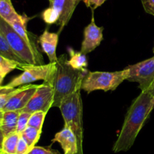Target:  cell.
Wrapping results in <instances>:
<instances>
[{"mask_svg": "<svg viewBox=\"0 0 154 154\" xmlns=\"http://www.w3.org/2000/svg\"><path fill=\"white\" fill-rule=\"evenodd\" d=\"M153 108V93L149 90L141 91L128 110L123 126L113 146L114 152L127 151L132 147Z\"/></svg>", "mask_w": 154, "mask_h": 154, "instance_id": "cell-1", "label": "cell"}, {"mask_svg": "<svg viewBox=\"0 0 154 154\" xmlns=\"http://www.w3.org/2000/svg\"><path fill=\"white\" fill-rule=\"evenodd\" d=\"M87 72L72 68L69 63L67 54L60 55L58 60L54 62L52 72L46 81L52 85L54 89L53 107H59L65 98L78 89H81V84Z\"/></svg>", "mask_w": 154, "mask_h": 154, "instance_id": "cell-2", "label": "cell"}, {"mask_svg": "<svg viewBox=\"0 0 154 154\" xmlns=\"http://www.w3.org/2000/svg\"><path fill=\"white\" fill-rule=\"evenodd\" d=\"M81 90L78 89L69 97L65 98L60 105V111L64 119L65 126H67L75 134L78 140V149L81 154L83 150V104L81 96Z\"/></svg>", "mask_w": 154, "mask_h": 154, "instance_id": "cell-3", "label": "cell"}, {"mask_svg": "<svg viewBox=\"0 0 154 154\" xmlns=\"http://www.w3.org/2000/svg\"><path fill=\"white\" fill-rule=\"evenodd\" d=\"M0 32L8 42L14 51L27 64L42 65L43 57L34 42L21 37L13 27L0 16Z\"/></svg>", "mask_w": 154, "mask_h": 154, "instance_id": "cell-4", "label": "cell"}, {"mask_svg": "<svg viewBox=\"0 0 154 154\" xmlns=\"http://www.w3.org/2000/svg\"><path fill=\"white\" fill-rule=\"evenodd\" d=\"M126 79L127 70L126 69L115 72L88 71L81 84V90L88 94L97 90L114 91Z\"/></svg>", "mask_w": 154, "mask_h": 154, "instance_id": "cell-5", "label": "cell"}, {"mask_svg": "<svg viewBox=\"0 0 154 154\" xmlns=\"http://www.w3.org/2000/svg\"><path fill=\"white\" fill-rule=\"evenodd\" d=\"M125 69L127 70L126 79L138 82L141 91L151 89L154 83V56Z\"/></svg>", "mask_w": 154, "mask_h": 154, "instance_id": "cell-6", "label": "cell"}, {"mask_svg": "<svg viewBox=\"0 0 154 154\" xmlns=\"http://www.w3.org/2000/svg\"><path fill=\"white\" fill-rule=\"evenodd\" d=\"M54 63L48 64L34 65L26 64L23 67V72L9 82L6 86L9 88H17L20 86L29 85L38 80L48 81L52 72Z\"/></svg>", "mask_w": 154, "mask_h": 154, "instance_id": "cell-7", "label": "cell"}, {"mask_svg": "<svg viewBox=\"0 0 154 154\" xmlns=\"http://www.w3.org/2000/svg\"><path fill=\"white\" fill-rule=\"evenodd\" d=\"M54 102V92L52 85L48 82L39 85L37 90L29 101L22 112L33 113L37 111H43L48 113Z\"/></svg>", "mask_w": 154, "mask_h": 154, "instance_id": "cell-8", "label": "cell"}, {"mask_svg": "<svg viewBox=\"0 0 154 154\" xmlns=\"http://www.w3.org/2000/svg\"><path fill=\"white\" fill-rule=\"evenodd\" d=\"M103 27H98L92 16L91 22L84 29V38L81 44V51L84 54L90 53L96 49L103 40Z\"/></svg>", "mask_w": 154, "mask_h": 154, "instance_id": "cell-9", "label": "cell"}, {"mask_svg": "<svg viewBox=\"0 0 154 154\" xmlns=\"http://www.w3.org/2000/svg\"><path fill=\"white\" fill-rule=\"evenodd\" d=\"M38 85L35 84L23 85L22 89L8 101L2 111H21L27 105Z\"/></svg>", "mask_w": 154, "mask_h": 154, "instance_id": "cell-10", "label": "cell"}, {"mask_svg": "<svg viewBox=\"0 0 154 154\" xmlns=\"http://www.w3.org/2000/svg\"><path fill=\"white\" fill-rule=\"evenodd\" d=\"M52 142L60 143L64 154H81L76 136L69 127L64 125V128L55 134Z\"/></svg>", "mask_w": 154, "mask_h": 154, "instance_id": "cell-11", "label": "cell"}, {"mask_svg": "<svg viewBox=\"0 0 154 154\" xmlns=\"http://www.w3.org/2000/svg\"><path fill=\"white\" fill-rule=\"evenodd\" d=\"M81 0H52L50 6L55 8L60 14V18L57 23L60 26V31L70 21L74 11Z\"/></svg>", "mask_w": 154, "mask_h": 154, "instance_id": "cell-12", "label": "cell"}, {"mask_svg": "<svg viewBox=\"0 0 154 154\" xmlns=\"http://www.w3.org/2000/svg\"><path fill=\"white\" fill-rule=\"evenodd\" d=\"M59 41V34L57 33H51L48 29L43 32L38 39L42 49L47 54L50 63H54L58 60L57 56V47Z\"/></svg>", "mask_w": 154, "mask_h": 154, "instance_id": "cell-13", "label": "cell"}, {"mask_svg": "<svg viewBox=\"0 0 154 154\" xmlns=\"http://www.w3.org/2000/svg\"><path fill=\"white\" fill-rule=\"evenodd\" d=\"M20 111H5L2 118L1 129L5 136L16 132L18 117Z\"/></svg>", "mask_w": 154, "mask_h": 154, "instance_id": "cell-14", "label": "cell"}, {"mask_svg": "<svg viewBox=\"0 0 154 154\" xmlns=\"http://www.w3.org/2000/svg\"><path fill=\"white\" fill-rule=\"evenodd\" d=\"M69 57V63L72 68L78 70L87 72V60L86 54L80 51H77L72 48H68Z\"/></svg>", "mask_w": 154, "mask_h": 154, "instance_id": "cell-15", "label": "cell"}, {"mask_svg": "<svg viewBox=\"0 0 154 154\" xmlns=\"http://www.w3.org/2000/svg\"><path fill=\"white\" fill-rule=\"evenodd\" d=\"M0 16L8 24L20 16L15 11L11 0H0Z\"/></svg>", "mask_w": 154, "mask_h": 154, "instance_id": "cell-16", "label": "cell"}, {"mask_svg": "<svg viewBox=\"0 0 154 154\" xmlns=\"http://www.w3.org/2000/svg\"><path fill=\"white\" fill-rule=\"evenodd\" d=\"M20 134L17 132L5 136L0 154H16L17 146Z\"/></svg>", "mask_w": 154, "mask_h": 154, "instance_id": "cell-17", "label": "cell"}, {"mask_svg": "<svg viewBox=\"0 0 154 154\" xmlns=\"http://www.w3.org/2000/svg\"><path fill=\"white\" fill-rule=\"evenodd\" d=\"M0 55L11 60L17 62V63H22V64H27L12 50V48L9 45L8 42H7V40L1 32H0Z\"/></svg>", "mask_w": 154, "mask_h": 154, "instance_id": "cell-18", "label": "cell"}, {"mask_svg": "<svg viewBox=\"0 0 154 154\" xmlns=\"http://www.w3.org/2000/svg\"><path fill=\"white\" fill-rule=\"evenodd\" d=\"M28 21V18L25 15H20L17 18L16 20L11 22L10 25L13 27L14 30L21 36L26 39V41L30 42H34L29 37V33L26 30V23Z\"/></svg>", "mask_w": 154, "mask_h": 154, "instance_id": "cell-19", "label": "cell"}, {"mask_svg": "<svg viewBox=\"0 0 154 154\" xmlns=\"http://www.w3.org/2000/svg\"><path fill=\"white\" fill-rule=\"evenodd\" d=\"M41 134H42V131H39L32 127L28 126L21 133L20 136L26 140L31 149L32 148L35 146L36 143L38 141L41 137Z\"/></svg>", "mask_w": 154, "mask_h": 154, "instance_id": "cell-20", "label": "cell"}, {"mask_svg": "<svg viewBox=\"0 0 154 154\" xmlns=\"http://www.w3.org/2000/svg\"><path fill=\"white\" fill-rule=\"evenodd\" d=\"M22 86L17 88H9L8 86H0V110H2L8 101L22 89Z\"/></svg>", "mask_w": 154, "mask_h": 154, "instance_id": "cell-21", "label": "cell"}, {"mask_svg": "<svg viewBox=\"0 0 154 154\" xmlns=\"http://www.w3.org/2000/svg\"><path fill=\"white\" fill-rule=\"evenodd\" d=\"M46 115L47 113L43 111H37L32 113L29 119L28 126L32 127L39 131H42V127Z\"/></svg>", "mask_w": 154, "mask_h": 154, "instance_id": "cell-22", "label": "cell"}, {"mask_svg": "<svg viewBox=\"0 0 154 154\" xmlns=\"http://www.w3.org/2000/svg\"><path fill=\"white\" fill-rule=\"evenodd\" d=\"M42 18L44 21L48 24H57L60 18V14L55 8L50 6L43 11Z\"/></svg>", "mask_w": 154, "mask_h": 154, "instance_id": "cell-23", "label": "cell"}, {"mask_svg": "<svg viewBox=\"0 0 154 154\" xmlns=\"http://www.w3.org/2000/svg\"><path fill=\"white\" fill-rule=\"evenodd\" d=\"M32 113H27V112H22L20 111L18 117L17 125V130L16 132L20 134L26 128L28 127L29 119L30 116Z\"/></svg>", "mask_w": 154, "mask_h": 154, "instance_id": "cell-24", "label": "cell"}, {"mask_svg": "<svg viewBox=\"0 0 154 154\" xmlns=\"http://www.w3.org/2000/svg\"><path fill=\"white\" fill-rule=\"evenodd\" d=\"M28 154H59V152L49 147L35 146L30 149Z\"/></svg>", "mask_w": 154, "mask_h": 154, "instance_id": "cell-25", "label": "cell"}, {"mask_svg": "<svg viewBox=\"0 0 154 154\" xmlns=\"http://www.w3.org/2000/svg\"><path fill=\"white\" fill-rule=\"evenodd\" d=\"M30 151L29 146H28L26 140L22 137H20L17 146L16 154H28Z\"/></svg>", "mask_w": 154, "mask_h": 154, "instance_id": "cell-26", "label": "cell"}, {"mask_svg": "<svg viewBox=\"0 0 154 154\" xmlns=\"http://www.w3.org/2000/svg\"><path fill=\"white\" fill-rule=\"evenodd\" d=\"M14 69H16L14 66L0 63V86H1V84L2 83L3 80H4L5 77Z\"/></svg>", "mask_w": 154, "mask_h": 154, "instance_id": "cell-27", "label": "cell"}, {"mask_svg": "<svg viewBox=\"0 0 154 154\" xmlns=\"http://www.w3.org/2000/svg\"><path fill=\"white\" fill-rule=\"evenodd\" d=\"M144 11L154 16V0H141Z\"/></svg>", "mask_w": 154, "mask_h": 154, "instance_id": "cell-28", "label": "cell"}, {"mask_svg": "<svg viewBox=\"0 0 154 154\" xmlns=\"http://www.w3.org/2000/svg\"><path fill=\"white\" fill-rule=\"evenodd\" d=\"M105 0H84V2L87 5V7L90 8L92 10V11L99 8L102 5L104 4Z\"/></svg>", "mask_w": 154, "mask_h": 154, "instance_id": "cell-29", "label": "cell"}, {"mask_svg": "<svg viewBox=\"0 0 154 154\" xmlns=\"http://www.w3.org/2000/svg\"><path fill=\"white\" fill-rule=\"evenodd\" d=\"M4 137H5L4 133H3L2 130L1 128H0V152H1L2 146V142H3V140H4Z\"/></svg>", "mask_w": 154, "mask_h": 154, "instance_id": "cell-30", "label": "cell"}, {"mask_svg": "<svg viewBox=\"0 0 154 154\" xmlns=\"http://www.w3.org/2000/svg\"><path fill=\"white\" fill-rule=\"evenodd\" d=\"M150 91L152 92V93H153V96H154V83H153V86H152V88H151V89H150Z\"/></svg>", "mask_w": 154, "mask_h": 154, "instance_id": "cell-31", "label": "cell"}, {"mask_svg": "<svg viewBox=\"0 0 154 154\" xmlns=\"http://www.w3.org/2000/svg\"><path fill=\"white\" fill-rule=\"evenodd\" d=\"M2 116H0V126H1L2 124Z\"/></svg>", "mask_w": 154, "mask_h": 154, "instance_id": "cell-32", "label": "cell"}, {"mask_svg": "<svg viewBox=\"0 0 154 154\" xmlns=\"http://www.w3.org/2000/svg\"><path fill=\"white\" fill-rule=\"evenodd\" d=\"M3 114V111L2 110H0V116H2Z\"/></svg>", "mask_w": 154, "mask_h": 154, "instance_id": "cell-33", "label": "cell"}, {"mask_svg": "<svg viewBox=\"0 0 154 154\" xmlns=\"http://www.w3.org/2000/svg\"><path fill=\"white\" fill-rule=\"evenodd\" d=\"M48 1H49V2H51L52 1V0H48Z\"/></svg>", "mask_w": 154, "mask_h": 154, "instance_id": "cell-34", "label": "cell"}, {"mask_svg": "<svg viewBox=\"0 0 154 154\" xmlns=\"http://www.w3.org/2000/svg\"><path fill=\"white\" fill-rule=\"evenodd\" d=\"M81 1H83V2H84V0H81Z\"/></svg>", "mask_w": 154, "mask_h": 154, "instance_id": "cell-35", "label": "cell"}, {"mask_svg": "<svg viewBox=\"0 0 154 154\" xmlns=\"http://www.w3.org/2000/svg\"><path fill=\"white\" fill-rule=\"evenodd\" d=\"M153 51H154V49H153Z\"/></svg>", "mask_w": 154, "mask_h": 154, "instance_id": "cell-36", "label": "cell"}, {"mask_svg": "<svg viewBox=\"0 0 154 154\" xmlns=\"http://www.w3.org/2000/svg\"><path fill=\"white\" fill-rule=\"evenodd\" d=\"M59 154H60V153H59Z\"/></svg>", "mask_w": 154, "mask_h": 154, "instance_id": "cell-37", "label": "cell"}]
</instances>
